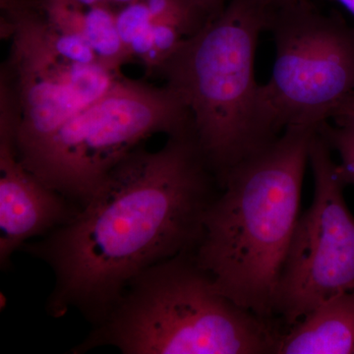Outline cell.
Masks as SVG:
<instances>
[{
  "label": "cell",
  "instance_id": "1",
  "mask_svg": "<svg viewBox=\"0 0 354 354\" xmlns=\"http://www.w3.org/2000/svg\"><path fill=\"white\" fill-rule=\"evenodd\" d=\"M216 187L193 128L156 152L137 147L71 220L26 245L55 274L48 313L100 325L141 272L196 248Z\"/></svg>",
  "mask_w": 354,
  "mask_h": 354
},
{
  "label": "cell",
  "instance_id": "2",
  "mask_svg": "<svg viewBox=\"0 0 354 354\" xmlns=\"http://www.w3.org/2000/svg\"><path fill=\"white\" fill-rule=\"evenodd\" d=\"M318 130L288 128L230 169L205 215L195 256L216 290L272 320L299 218L309 148Z\"/></svg>",
  "mask_w": 354,
  "mask_h": 354
},
{
  "label": "cell",
  "instance_id": "3",
  "mask_svg": "<svg viewBox=\"0 0 354 354\" xmlns=\"http://www.w3.org/2000/svg\"><path fill=\"white\" fill-rule=\"evenodd\" d=\"M281 334L272 320L221 295L193 249L133 279L72 353L113 346L123 354H274Z\"/></svg>",
  "mask_w": 354,
  "mask_h": 354
},
{
  "label": "cell",
  "instance_id": "4",
  "mask_svg": "<svg viewBox=\"0 0 354 354\" xmlns=\"http://www.w3.org/2000/svg\"><path fill=\"white\" fill-rule=\"evenodd\" d=\"M274 10L272 0H230L155 72L187 106L220 187L230 169L274 141L263 120L255 57Z\"/></svg>",
  "mask_w": 354,
  "mask_h": 354
},
{
  "label": "cell",
  "instance_id": "5",
  "mask_svg": "<svg viewBox=\"0 0 354 354\" xmlns=\"http://www.w3.org/2000/svg\"><path fill=\"white\" fill-rule=\"evenodd\" d=\"M192 128L187 106L171 88L122 76L21 162L82 208L109 172L144 140Z\"/></svg>",
  "mask_w": 354,
  "mask_h": 354
},
{
  "label": "cell",
  "instance_id": "6",
  "mask_svg": "<svg viewBox=\"0 0 354 354\" xmlns=\"http://www.w3.org/2000/svg\"><path fill=\"white\" fill-rule=\"evenodd\" d=\"M268 31L276 46L271 76L261 85L268 134L319 130L354 97V28L306 0L276 8Z\"/></svg>",
  "mask_w": 354,
  "mask_h": 354
},
{
  "label": "cell",
  "instance_id": "7",
  "mask_svg": "<svg viewBox=\"0 0 354 354\" xmlns=\"http://www.w3.org/2000/svg\"><path fill=\"white\" fill-rule=\"evenodd\" d=\"M1 34L11 44L0 84L15 102L16 145L22 160L122 76L58 55L44 36L36 0H1Z\"/></svg>",
  "mask_w": 354,
  "mask_h": 354
},
{
  "label": "cell",
  "instance_id": "8",
  "mask_svg": "<svg viewBox=\"0 0 354 354\" xmlns=\"http://www.w3.org/2000/svg\"><path fill=\"white\" fill-rule=\"evenodd\" d=\"M311 206L299 216L279 277L274 315L288 328L330 298L354 290V216L346 180L332 149L318 131L309 148Z\"/></svg>",
  "mask_w": 354,
  "mask_h": 354
},
{
  "label": "cell",
  "instance_id": "9",
  "mask_svg": "<svg viewBox=\"0 0 354 354\" xmlns=\"http://www.w3.org/2000/svg\"><path fill=\"white\" fill-rule=\"evenodd\" d=\"M17 113L0 97V264L32 237L64 225L78 211L21 162L16 145Z\"/></svg>",
  "mask_w": 354,
  "mask_h": 354
},
{
  "label": "cell",
  "instance_id": "10",
  "mask_svg": "<svg viewBox=\"0 0 354 354\" xmlns=\"http://www.w3.org/2000/svg\"><path fill=\"white\" fill-rule=\"evenodd\" d=\"M274 354H354V290L330 298L281 333Z\"/></svg>",
  "mask_w": 354,
  "mask_h": 354
},
{
  "label": "cell",
  "instance_id": "11",
  "mask_svg": "<svg viewBox=\"0 0 354 354\" xmlns=\"http://www.w3.org/2000/svg\"><path fill=\"white\" fill-rule=\"evenodd\" d=\"M50 24L81 37L97 53L102 65L120 73L129 55L123 46L111 4L85 6L72 0H36Z\"/></svg>",
  "mask_w": 354,
  "mask_h": 354
},
{
  "label": "cell",
  "instance_id": "12",
  "mask_svg": "<svg viewBox=\"0 0 354 354\" xmlns=\"http://www.w3.org/2000/svg\"><path fill=\"white\" fill-rule=\"evenodd\" d=\"M153 22L174 26L186 38L196 34L212 18L197 0H142Z\"/></svg>",
  "mask_w": 354,
  "mask_h": 354
},
{
  "label": "cell",
  "instance_id": "13",
  "mask_svg": "<svg viewBox=\"0 0 354 354\" xmlns=\"http://www.w3.org/2000/svg\"><path fill=\"white\" fill-rule=\"evenodd\" d=\"M318 132L339 155V169L346 184H354V113L341 111Z\"/></svg>",
  "mask_w": 354,
  "mask_h": 354
},
{
  "label": "cell",
  "instance_id": "14",
  "mask_svg": "<svg viewBox=\"0 0 354 354\" xmlns=\"http://www.w3.org/2000/svg\"><path fill=\"white\" fill-rule=\"evenodd\" d=\"M43 27L46 41L50 44L51 48L60 57L69 60V62H75V64L102 65L97 53L85 39L77 35L70 34V32L57 29L48 22L44 13Z\"/></svg>",
  "mask_w": 354,
  "mask_h": 354
},
{
  "label": "cell",
  "instance_id": "15",
  "mask_svg": "<svg viewBox=\"0 0 354 354\" xmlns=\"http://www.w3.org/2000/svg\"><path fill=\"white\" fill-rule=\"evenodd\" d=\"M116 26L123 46L127 48L129 57L130 46L143 32L148 31L153 26L152 17L142 0L121 7L116 13Z\"/></svg>",
  "mask_w": 354,
  "mask_h": 354
},
{
  "label": "cell",
  "instance_id": "16",
  "mask_svg": "<svg viewBox=\"0 0 354 354\" xmlns=\"http://www.w3.org/2000/svg\"><path fill=\"white\" fill-rule=\"evenodd\" d=\"M211 17L218 15L225 8V0H197Z\"/></svg>",
  "mask_w": 354,
  "mask_h": 354
},
{
  "label": "cell",
  "instance_id": "17",
  "mask_svg": "<svg viewBox=\"0 0 354 354\" xmlns=\"http://www.w3.org/2000/svg\"><path fill=\"white\" fill-rule=\"evenodd\" d=\"M72 1L77 2V3L85 6H101V4H111L109 3V0H72Z\"/></svg>",
  "mask_w": 354,
  "mask_h": 354
},
{
  "label": "cell",
  "instance_id": "18",
  "mask_svg": "<svg viewBox=\"0 0 354 354\" xmlns=\"http://www.w3.org/2000/svg\"><path fill=\"white\" fill-rule=\"evenodd\" d=\"M304 1H306V0H272L277 8H279V7L293 6V4L301 3V2Z\"/></svg>",
  "mask_w": 354,
  "mask_h": 354
},
{
  "label": "cell",
  "instance_id": "19",
  "mask_svg": "<svg viewBox=\"0 0 354 354\" xmlns=\"http://www.w3.org/2000/svg\"><path fill=\"white\" fill-rule=\"evenodd\" d=\"M337 1L339 2L354 17V0H337Z\"/></svg>",
  "mask_w": 354,
  "mask_h": 354
},
{
  "label": "cell",
  "instance_id": "20",
  "mask_svg": "<svg viewBox=\"0 0 354 354\" xmlns=\"http://www.w3.org/2000/svg\"><path fill=\"white\" fill-rule=\"evenodd\" d=\"M109 3L113 6H125L128 4L134 3V2L139 1V0H109Z\"/></svg>",
  "mask_w": 354,
  "mask_h": 354
},
{
  "label": "cell",
  "instance_id": "21",
  "mask_svg": "<svg viewBox=\"0 0 354 354\" xmlns=\"http://www.w3.org/2000/svg\"><path fill=\"white\" fill-rule=\"evenodd\" d=\"M344 111L354 113V97L348 102V104H346V106H344V108L341 109V111H339V113Z\"/></svg>",
  "mask_w": 354,
  "mask_h": 354
}]
</instances>
